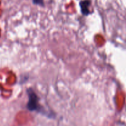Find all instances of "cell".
I'll use <instances>...</instances> for the list:
<instances>
[{"instance_id": "obj_1", "label": "cell", "mask_w": 126, "mask_h": 126, "mask_svg": "<svg viewBox=\"0 0 126 126\" xmlns=\"http://www.w3.org/2000/svg\"><path fill=\"white\" fill-rule=\"evenodd\" d=\"M27 94L28 96V102L27 103V109L31 111H38L41 109L40 105L39 103V98L32 88H30L27 90Z\"/></svg>"}, {"instance_id": "obj_2", "label": "cell", "mask_w": 126, "mask_h": 126, "mask_svg": "<svg viewBox=\"0 0 126 126\" xmlns=\"http://www.w3.org/2000/svg\"><path fill=\"white\" fill-rule=\"evenodd\" d=\"M79 4L81 12L85 16H87L90 13L89 6L91 5V1L89 0H83L80 2Z\"/></svg>"}, {"instance_id": "obj_3", "label": "cell", "mask_w": 126, "mask_h": 126, "mask_svg": "<svg viewBox=\"0 0 126 126\" xmlns=\"http://www.w3.org/2000/svg\"><path fill=\"white\" fill-rule=\"evenodd\" d=\"M33 4L39 6H44V0H33Z\"/></svg>"}]
</instances>
